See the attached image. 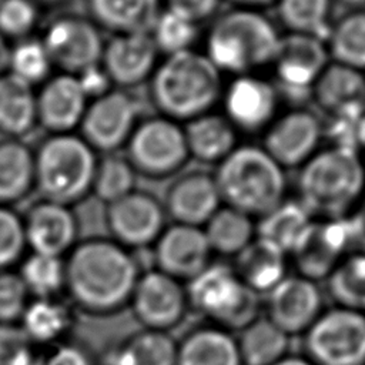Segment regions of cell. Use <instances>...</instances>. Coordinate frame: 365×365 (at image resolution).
<instances>
[{"mask_svg": "<svg viewBox=\"0 0 365 365\" xmlns=\"http://www.w3.org/2000/svg\"><path fill=\"white\" fill-rule=\"evenodd\" d=\"M298 170L297 200L311 217H346L365 194V164L356 150L321 147Z\"/></svg>", "mask_w": 365, "mask_h": 365, "instance_id": "1", "label": "cell"}, {"mask_svg": "<svg viewBox=\"0 0 365 365\" xmlns=\"http://www.w3.org/2000/svg\"><path fill=\"white\" fill-rule=\"evenodd\" d=\"M66 284L73 298L90 311H111L131 297L137 282L133 258L115 242L88 240L70 255Z\"/></svg>", "mask_w": 365, "mask_h": 365, "instance_id": "2", "label": "cell"}, {"mask_svg": "<svg viewBox=\"0 0 365 365\" xmlns=\"http://www.w3.org/2000/svg\"><path fill=\"white\" fill-rule=\"evenodd\" d=\"M222 90V73L204 53L192 48L167 56L151 74L153 103L174 121L210 113Z\"/></svg>", "mask_w": 365, "mask_h": 365, "instance_id": "3", "label": "cell"}, {"mask_svg": "<svg viewBox=\"0 0 365 365\" xmlns=\"http://www.w3.org/2000/svg\"><path fill=\"white\" fill-rule=\"evenodd\" d=\"M281 41L277 26L259 10L234 7L215 19L205 38V56L221 71L257 73L272 64Z\"/></svg>", "mask_w": 365, "mask_h": 365, "instance_id": "4", "label": "cell"}, {"mask_svg": "<svg viewBox=\"0 0 365 365\" xmlns=\"http://www.w3.org/2000/svg\"><path fill=\"white\" fill-rule=\"evenodd\" d=\"M212 177L221 201L250 217L261 218L287 198L285 170L258 144H238Z\"/></svg>", "mask_w": 365, "mask_h": 365, "instance_id": "5", "label": "cell"}, {"mask_svg": "<svg viewBox=\"0 0 365 365\" xmlns=\"http://www.w3.org/2000/svg\"><path fill=\"white\" fill-rule=\"evenodd\" d=\"M97 163L81 137L53 134L34 154V184L44 200L68 207L91 191Z\"/></svg>", "mask_w": 365, "mask_h": 365, "instance_id": "6", "label": "cell"}, {"mask_svg": "<svg viewBox=\"0 0 365 365\" xmlns=\"http://www.w3.org/2000/svg\"><path fill=\"white\" fill-rule=\"evenodd\" d=\"M188 297L198 311L230 328L244 329L257 319V292L227 265H207L190 279Z\"/></svg>", "mask_w": 365, "mask_h": 365, "instance_id": "7", "label": "cell"}, {"mask_svg": "<svg viewBox=\"0 0 365 365\" xmlns=\"http://www.w3.org/2000/svg\"><path fill=\"white\" fill-rule=\"evenodd\" d=\"M305 346L314 365H364L365 315L346 308L328 311L307 329Z\"/></svg>", "mask_w": 365, "mask_h": 365, "instance_id": "8", "label": "cell"}, {"mask_svg": "<svg viewBox=\"0 0 365 365\" xmlns=\"http://www.w3.org/2000/svg\"><path fill=\"white\" fill-rule=\"evenodd\" d=\"M125 145L133 168L150 177L170 175L190 157L184 128L164 115L137 124Z\"/></svg>", "mask_w": 365, "mask_h": 365, "instance_id": "9", "label": "cell"}, {"mask_svg": "<svg viewBox=\"0 0 365 365\" xmlns=\"http://www.w3.org/2000/svg\"><path fill=\"white\" fill-rule=\"evenodd\" d=\"M331 63L324 40L314 36L287 33L281 36L277 56L271 64L279 96L304 98Z\"/></svg>", "mask_w": 365, "mask_h": 365, "instance_id": "10", "label": "cell"}, {"mask_svg": "<svg viewBox=\"0 0 365 365\" xmlns=\"http://www.w3.org/2000/svg\"><path fill=\"white\" fill-rule=\"evenodd\" d=\"M224 115L238 133L258 134L278 115L281 96L274 81L257 73L235 76L224 86Z\"/></svg>", "mask_w": 365, "mask_h": 365, "instance_id": "11", "label": "cell"}, {"mask_svg": "<svg viewBox=\"0 0 365 365\" xmlns=\"http://www.w3.org/2000/svg\"><path fill=\"white\" fill-rule=\"evenodd\" d=\"M324 141V124L302 107L278 114L262 133L261 147L285 170L299 168Z\"/></svg>", "mask_w": 365, "mask_h": 365, "instance_id": "12", "label": "cell"}, {"mask_svg": "<svg viewBox=\"0 0 365 365\" xmlns=\"http://www.w3.org/2000/svg\"><path fill=\"white\" fill-rule=\"evenodd\" d=\"M41 43L51 64L66 74L77 76L101 63V36L96 24L86 19L66 16L51 21Z\"/></svg>", "mask_w": 365, "mask_h": 365, "instance_id": "13", "label": "cell"}, {"mask_svg": "<svg viewBox=\"0 0 365 365\" xmlns=\"http://www.w3.org/2000/svg\"><path fill=\"white\" fill-rule=\"evenodd\" d=\"M138 104L121 90L108 93L88 103L80 123L81 138L96 151L110 153L127 144L137 125Z\"/></svg>", "mask_w": 365, "mask_h": 365, "instance_id": "14", "label": "cell"}, {"mask_svg": "<svg viewBox=\"0 0 365 365\" xmlns=\"http://www.w3.org/2000/svg\"><path fill=\"white\" fill-rule=\"evenodd\" d=\"M351 247L348 217L318 218L311 220L291 252L302 277L312 281L329 275Z\"/></svg>", "mask_w": 365, "mask_h": 365, "instance_id": "15", "label": "cell"}, {"mask_svg": "<svg viewBox=\"0 0 365 365\" xmlns=\"http://www.w3.org/2000/svg\"><path fill=\"white\" fill-rule=\"evenodd\" d=\"M107 224L120 242L143 247L160 237L164 210L150 194L133 191L108 204Z\"/></svg>", "mask_w": 365, "mask_h": 365, "instance_id": "16", "label": "cell"}, {"mask_svg": "<svg viewBox=\"0 0 365 365\" xmlns=\"http://www.w3.org/2000/svg\"><path fill=\"white\" fill-rule=\"evenodd\" d=\"M158 50L150 33L115 34L104 44L101 67L111 84L133 87L151 77Z\"/></svg>", "mask_w": 365, "mask_h": 365, "instance_id": "17", "label": "cell"}, {"mask_svg": "<svg viewBox=\"0 0 365 365\" xmlns=\"http://www.w3.org/2000/svg\"><path fill=\"white\" fill-rule=\"evenodd\" d=\"M211 248L200 227L174 224L157 238L155 261L173 278H194L207 265Z\"/></svg>", "mask_w": 365, "mask_h": 365, "instance_id": "18", "label": "cell"}, {"mask_svg": "<svg viewBox=\"0 0 365 365\" xmlns=\"http://www.w3.org/2000/svg\"><path fill=\"white\" fill-rule=\"evenodd\" d=\"M137 318L154 331L177 324L185 308V294L177 279L161 271L147 272L133 289Z\"/></svg>", "mask_w": 365, "mask_h": 365, "instance_id": "19", "label": "cell"}, {"mask_svg": "<svg viewBox=\"0 0 365 365\" xmlns=\"http://www.w3.org/2000/svg\"><path fill=\"white\" fill-rule=\"evenodd\" d=\"M88 98L73 74L61 73L43 83L36 94L37 123L53 134L70 133L80 125Z\"/></svg>", "mask_w": 365, "mask_h": 365, "instance_id": "20", "label": "cell"}, {"mask_svg": "<svg viewBox=\"0 0 365 365\" xmlns=\"http://www.w3.org/2000/svg\"><path fill=\"white\" fill-rule=\"evenodd\" d=\"M321 295L305 277H285L269 291V318L287 335L308 329L318 318Z\"/></svg>", "mask_w": 365, "mask_h": 365, "instance_id": "21", "label": "cell"}, {"mask_svg": "<svg viewBox=\"0 0 365 365\" xmlns=\"http://www.w3.org/2000/svg\"><path fill=\"white\" fill-rule=\"evenodd\" d=\"M26 242L33 252L60 257L70 248L77 224L67 205L43 200L34 204L23 221Z\"/></svg>", "mask_w": 365, "mask_h": 365, "instance_id": "22", "label": "cell"}, {"mask_svg": "<svg viewBox=\"0 0 365 365\" xmlns=\"http://www.w3.org/2000/svg\"><path fill=\"white\" fill-rule=\"evenodd\" d=\"M221 204L214 177L191 173L171 185L165 207L177 224L200 227L214 215Z\"/></svg>", "mask_w": 365, "mask_h": 365, "instance_id": "23", "label": "cell"}, {"mask_svg": "<svg viewBox=\"0 0 365 365\" xmlns=\"http://www.w3.org/2000/svg\"><path fill=\"white\" fill-rule=\"evenodd\" d=\"M311 96L329 117L365 113V74L331 61L315 81Z\"/></svg>", "mask_w": 365, "mask_h": 365, "instance_id": "24", "label": "cell"}, {"mask_svg": "<svg viewBox=\"0 0 365 365\" xmlns=\"http://www.w3.org/2000/svg\"><path fill=\"white\" fill-rule=\"evenodd\" d=\"M182 128L190 157L201 163L220 164L238 145V131L224 114L210 111Z\"/></svg>", "mask_w": 365, "mask_h": 365, "instance_id": "25", "label": "cell"}, {"mask_svg": "<svg viewBox=\"0 0 365 365\" xmlns=\"http://www.w3.org/2000/svg\"><path fill=\"white\" fill-rule=\"evenodd\" d=\"M96 23L115 34L151 33L161 0H88Z\"/></svg>", "mask_w": 365, "mask_h": 365, "instance_id": "26", "label": "cell"}, {"mask_svg": "<svg viewBox=\"0 0 365 365\" xmlns=\"http://www.w3.org/2000/svg\"><path fill=\"white\" fill-rule=\"evenodd\" d=\"M237 275L254 292H269L285 278V252L257 237L238 254Z\"/></svg>", "mask_w": 365, "mask_h": 365, "instance_id": "27", "label": "cell"}, {"mask_svg": "<svg viewBox=\"0 0 365 365\" xmlns=\"http://www.w3.org/2000/svg\"><path fill=\"white\" fill-rule=\"evenodd\" d=\"M37 123L33 86L11 73L0 76V133L16 138L30 133Z\"/></svg>", "mask_w": 365, "mask_h": 365, "instance_id": "28", "label": "cell"}, {"mask_svg": "<svg viewBox=\"0 0 365 365\" xmlns=\"http://www.w3.org/2000/svg\"><path fill=\"white\" fill-rule=\"evenodd\" d=\"M34 185V154L16 138L0 143V205L21 200Z\"/></svg>", "mask_w": 365, "mask_h": 365, "instance_id": "29", "label": "cell"}, {"mask_svg": "<svg viewBox=\"0 0 365 365\" xmlns=\"http://www.w3.org/2000/svg\"><path fill=\"white\" fill-rule=\"evenodd\" d=\"M237 342L218 329H200L177 348L175 365H241Z\"/></svg>", "mask_w": 365, "mask_h": 365, "instance_id": "30", "label": "cell"}, {"mask_svg": "<svg viewBox=\"0 0 365 365\" xmlns=\"http://www.w3.org/2000/svg\"><path fill=\"white\" fill-rule=\"evenodd\" d=\"M312 217L297 198H285L279 205L262 215L255 225L262 238L284 252H291Z\"/></svg>", "mask_w": 365, "mask_h": 365, "instance_id": "31", "label": "cell"}, {"mask_svg": "<svg viewBox=\"0 0 365 365\" xmlns=\"http://www.w3.org/2000/svg\"><path fill=\"white\" fill-rule=\"evenodd\" d=\"M204 234L211 251L224 255H238L254 240L255 224L252 217L224 205L205 222Z\"/></svg>", "mask_w": 365, "mask_h": 365, "instance_id": "32", "label": "cell"}, {"mask_svg": "<svg viewBox=\"0 0 365 365\" xmlns=\"http://www.w3.org/2000/svg\"><path fill=\"white\" fill-rule=\"evenodd\" d=\"M325 44L331 61L365 73V10H352L334 23Z\"/></svg>", "mask_w": 365, "mask_h": 365, "instance_id": "33", "label": "cell"}, {"mask_svg": "<svg viewBox=\"0 0 365 365\" xmlns=\"http://www.w3.org/2000/svg\"><path fill=\"white\" fill-rule=\"evenodd\" d=\"M238 351L247 365H274L288 346V335L271 319H255L242 329Z\"/></svg>", "mask_w": 365, "mask_h": 365, "instance_id": "34", "label": "cell"}, {"mask_svg": "<svg viewBox=\"0 0 365 365\" xmlns=\"http://www.w3.org/2000/svg\"><path fill=\"white\" fill-rule=\"evenodd\" d=\"M277 14L288 33L327 40L331 30L332 0H277Z\"/></svg>", "mask_w": 365, "mask_h": 365, "instance_id": "35", "label": "cell"}, {"mask_svg": "<svg viewBox=\"0 0 365 365\" xmlns=\"http://www.w3.org/2000/svg\"><path fill=\"white\" fill-rule=\"evenodd\" d=\"M331 295L342 308L365 311V254H354L329 274Z\"/></svg>", "mask_w": 365, "mask_h": 365, "instance_id": "36", "label": "cell"}, {"mask_svg": "<svg viewBox=\"0 0 365 365\" xmlns=\"http://www.w3.org/2000/svg\"><path fill=\"white\" fill-rule=\"evenodd\" d=\"M175 362L177 346L160 331L134 336L120 354V365H175Z\"/></svg>", "mask_w": 365, "mask_h": 365, "instance_id": "37", "label": "cell"}, {"mask_svg": "<svg viewBox=\"0 0 365 365\" xmlns=\"http://www.w3.org/2000/svg\"><path fill=\"white\" fill-rule=\"evenodd\" d=\"M150 34L157 50L171 56L192 48V44L198 38V24L165 9L160 11Z\"/></svg>", "mask_w": 365, "mask_h": 365, "instance_id": "38", "label": "cell"}, {"mask_svg": "<svg viewBox=\"0 0 365 365\" xmlns=\"http://www.w3.org/2000/svg\"><path fill=\"white\" fill-rule=\"evenodd\" d=\"M134 174L128 160L107 155L97 163L91 191L104 202H114L134 191Z\"/></svg>", "mask_w": 365, "mask_h": 365, "instance_id": "39", "label": "cell"}, {"mask_svg": "<svg viewBox=\"0 0 365 365\" xmlns=\"http://www.w3.org/2000/svg\"><path fill=\"white\" fill-rule=\"evenodd\" d=\"M20 278L27 291L41 299H47L57 292L66 281L64 264L60 257L33 252V255L23 264Z\"/></svg>", "mask_w": 365, "mask_h": 365, "instance_id": "40", "label": "cell"}, {"mask_svg": "<svg viewBox=\"0 0 365 365\" xmlns=\"http://www.w3.org/2000/svg\"><path fill=\"white\" fill-rule=\"evenodd\" d=\"M51 68V60L41 40H21L10 51L9 73L14 74L30 86L48 80Z\"/></svg>", "mask_w": 365, "mask_h": 365, "instance_id": "41", "label": "cell"}, {"mask_svg": "<svg viewBox=\"0 0 365 365\" xmlns=\"http://www.w3.org/2000/svg\"><path fill=\"white\" fill-rule=\"evenodd\" d=\"M66 324L64 308L48 299L36 301L23 312V329L30 339L50 341L64 331Z\"/></svg>", "mask_w": 365, "mask_h": 365, "instance_id": "42", "label": "cell"}, {"mask_svg": "<svg viewBox=\"0 0 365 365\" xmlns=\"http://www.w3.org/2000/svg\"><path fill=\"white\" fill-rule=\"evenodd\" d=\"M38 10L33 0L0 1V34L11 38L26 37L37 24Z\"/></svg>", "mask_w": 365, "mask_h": 365, "instance_id": "43", "label": "cell"}, {"mask_svg": "<svg viewBox=\"0 0 365 365\" xmlns=\"http://www.w3.org/2000/svg\"><path fill=\"white\" fill-rule=\"evenodd\" d=\"M24 244L23 221L11 210L0 205V268L14 262Z\"/></svg>", "mask_w": 365, "mask_h": 365, "instance_id": "44", "label": "cell"}, {"mask_svg": "<svg viewBox=\"0 0 365 365\" xmlns=\"http://www.w3.org/2000/svg\"><path fill=\"white\" fill-rule=\"evenodd\" d=\"M27 292L20 275L0 272V324H10L23 315Z\"/></svg>", "mask_w": 365, "mask_h": 365, "instance_id": "45", "label": "cell"}, {"mask_svg": "<svg viewBox=\"0 0 365 365\" xmlns=\"http://www.w3.org/2000/svg\"><path fill=\"white\" fill-rule=\"evenodd\" d=\"M30 341L23 328L0 324V365H31Z\"/></svg>", "mask_w": 365, "mask_h": 365, "instance_id": "46", "label": "cell"}, {"mask_svg": "<svg viewBox=\"0 0 365 365\" xmlns=\"http://www.w3.org/2000/svg\"><path fill=\"white\" fill-rule=\"evenodd\" d=\"M222 0H165L167 9L173 10L195 24L212 17Z\"/></svg>", "mask_w": 365, "mask_h": 365, "instance_id": "47", "label": "cell"}, {"mask_svg": "<svg viewBox=\"0 0 365 365\" xmlns=\"http://www.w3.org/2000/svg\"><path fill=\"white\" fill-rule=\"evenodd\" d=\"M76 77L84 91V94L87 96V98L94 100V98L110 91L111 81H110L108 76L106 74L104 68L101 67V64L87 68L83 73L77 74Z\"/></svg>", "mask_w": 365, "mask_h": 365, "instance_id": "48", "label": "cell"}, {"mask_svg": "<svg viewBox=\"0 0 365 365\" xmlns=\"http://www.w3.org/2000/svg\"><path fill=\"white\" fill-rule=\"evenodd\" d=\"M346 217L351 225L352 245L365 254V194Z\"/></svg>", "mask_w": 365, "mask_h": 365, "instance_id": "49", "label": "cell"}, {"mask_svg": "<svg viewBox=\"0 0 365 365\" xmlns=\"http://www.w3.org/2000/svg\"><path fill=\"white\" fill-rule=\"evenodd\" d=\"M46 365H88V361L78 349L66 346L56 351Z\"/></svg>", "mask_w": 365, "mask_h": 365, "instance_id": "50", "label": "cell"}, {"mask_svg": "<svg viewBox=\"0 0 365 365\" xmlns=\"http://www.w3.org/2000/svg\"><path fill=\"white\" fill-rule=\"evenodd\" d=\"M228 1L231 4H234L235 7H241V9H254V10H259L262 7L275 4L277 0H224Z\"/></svg>", "mask_w": 365, "mask_h": 365, "instance_id": "51", "label": "cell"}, {"mask_svg": "<svg viewBox=\"0 0 365 365\" xmlns=\"http://www.w3.org/2000/svg\"><path fill=\"white\" fill-rule=\"evenodd\" d=\"M10 51H11V47L9 46L6 37L0 34V76L9 71Z\"/></svg>", "mask_w": 365, "mask_h": 365, "instance_id": "52", "label": "cell"}, {"mask_svg": "<svg viewBox=\"0 0 365 365\" xmlns=\"http://www.w3.org/2000/svg\"><path fill=\"white\" fill-rule=\"evenodd\" d=\"M356 144H358V151H365V113L361 115L358 121V128H356Z\"/></svg>", "mask_w": 365, "mask_h": 365, "instance_id": "53", "label": "cell"}, {"mask_svg": "<svg viewBox=\"0 0 365 365\" xmlns=\"http://www.w3.org/2000/svg\"><path fill=\"white\" fill-rule=\"evenodd\" d=\"M274 365H314L309 361H305L302 358H292V356H284L281 361L275 362Z\"/></svg>", "mask_w": 365, "mask_h": 365, "instance_id": "54", "label": "cell"}, {"mask_svg": "<svg viewBox=\"0 0 365 365\" xmlns=\"http://www.w3.org/2000/svg\"><path fill=\"white\" fill-rule=\"evenodd\" d=\"M339 1L352 10H361V7H365V0H339Z\"/></svg>", "mask_w": 365, "mask_h": 365, "instance_id": "55", "label": "cell"}, {"mask_svg": "<svg viewBox=\"0 0 365 365\" xmlns=\"http://www.w3.org/2000/svg\"><path fill=\"white\" fill-rule=\"evenodd\" d=\"M40 1H46V3H54V1H57V0H40Z\"/></svg>", "mask_w": 365, "mask_h": 365, "instance_id": "56", "label": "cell"}, {"mask_svg": "<svg viewBox=\"0 0 365 365\" xmlns=\"http://www.w3.org/2000/svg\"><path fill=\"white\" fill-rule=\"evenodd\" d=\"M0 1H1V0H0Z\"/></svg>", "mask_w": 365, "mask_h": 365, "instance_id": "57", "label": "cell"}]
</instances>
